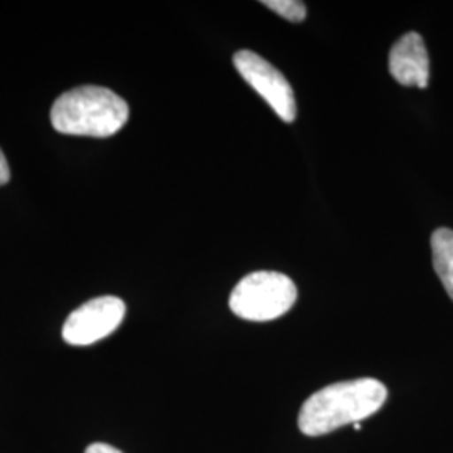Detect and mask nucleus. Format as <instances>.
<instances>
[{
	"label": "nucleus",
	"instance_id": "f257e3e1",
	"mask_svg": "<svg viewBox=\"0 0 453 453\" xmlns=\"http://www.w3.org/2000/svg\"><path fill=\"white\" fill-rule=\"evenodd\" d=\"M388 391L372 378L333 383L311 395L299 413V428L308 437L327 435L344 425L361 423L385 405Z\"/></svg>",
	"mask_w": 453,
	"mask_h": 453
},
{
	"label": "nucleus",
	"instance_id": "f03ea898",
	"mask_svg": "<svg viewBox=\"0 0 453 453\" xmlns=\"http://www.w3.org/2000/svg\"><path fill=\"white\" fill-rule=\"evenodd\" d=\"M128 118L127 101L101 86L74 88L58 97L50 108L54 130L76 136H113L127 125Z\"/></svg>",
	"mask_w": 453,
	"mask_h": 453
},
{
	"label": "nucleus",
	"instance_id": "7ed1b4c3",
	"mask_svg": "<svg viewBox=\"0 0 453 453\" xmlns=\"http://www.w3.org/2000/svg\"><path fill=\"white\" fill-rule=\"evenodd\" d=\"M297 299V288L288 275L259 271L245 275L230 294L228 306L245 321L265 323L284 316Z\"/></svg>",
	"mask_w": 453,
	"mask_h": 453
},
{
	"label": "nucleus",
	"instance_id": "20e7f679",
	"mask_svg": "<svg viewBox=\"0 0 453 453\" xmlns=\"http://www.w3.org/2000/svg\"><path fill=\"white\" fill-rule=\"evenodd\" d=\"M234 65L242 76L243 81L264 97V101L274 110L275 114L282 121L292 123L296 119V96L291 84L280 71H277L269 61H265L252 50L235 52Z\"/></svg>",
	"mask_w": 453,
	"mask_h": 453
},
{
	"label": "nucleus",
	"instance_id": "39448f33",
	"mask_svg": "<svg viewBox=\"0 0 453 453\" xmlns=\"http://www.w3.org/2000/svg\"><path fill=\"white\" fill-rule=\"evenodd\" d=\"M127 314L119 297L103 296L73 311L63 326V338L71 346H89L118 329Z\"/></svg>",
	"mask_w": 453,
	"mask_h": 453
},
{
	"label": "nucleus",
	"instance_id": "423d86ee",
	"mask_svg": "<svg viewBox=\"0 0 453 453\" xmlns=\"http://www.w3.org/2000/svg\"><path fill=\"white\" fill-rule=\"evenodd\" d=\"M389 73L403 86H428L430 59L420 34H405L395 42L389 50Z\"/></svg>",
	"mask_w": 453,
	"mask_h": 453
},
{
	"label": "nucleus",
	"instance_id": "0eeeda50",
	"mask_svg": "<svg viewBox=\"0 0 453 453\" xmlns=\"http://www.w3.org/2000/svg\"><path fill=\"white\" fill-rule=\"evenodd\" d=\"M432 256L437 275L453 299V230L437 228L432 235Z\"/></svg>",
	"mask_w": 453,
	"mask_h": 453
},
{
	"label": "nucleus",
	"instance_id": "6e6552de",
	"mask_svg": "<svg viewBox=\"0 0 453 453\" xmlns=\"http://www.w3.org/2000/svg\"><path fill=\"white\" fill-rule=\"evenodd\" d=\"M262 4L291 22H303L308 12L306 4L301 0H264Z\"/></svg>",
	"mask_w": 453,
	"mask_h": 453
},
{
	"label": "nucleus",
	"instance_id": "1a4fd4ad",
	"mask_svg": "<svg viewBox=\"0 0 453 453\" xmlns=\"http://www.w3.org/2000/svg\"><path fill=\"white\" fill-rule=\"evenodd\" d=\"M9 179H11V168L4 151L0 150V185H5Z\"/></svg>",
	"mask_w": 453,
	"mask_h": 453
},
{
	"label": "nucleus",
	"instance_id": "9d476101",
	"mask_svg": "<svg viewBox=\"0 0 453 453\" xmlns=\"http://www.w3.org/2000/svg\"><path fill=\"white\" fill-rule=\"evenodd\" d=\"M84 453H123L119 452L118 449H114L111 445H108V443H93V445H89L88 449H86V452Z\"/></svg>",
	"mask_w": 453,
	"mask_h": 453
},
{
	"label": "nucleus",
	"instance_id": "9b49d317",
	"mask_svg": "<svg viewBox=\"0 0 453 453\" xmlns=\"http://www.w3.org/2000/svg\"><path fill=\"white\" fill-rule=\"evenodd\" d=\"M353 428H355L357 432H359V430H361V423H355V425H353Z\"/></svg>",
	"mask_w": 453,
	"mask_h": 453
}]
</instances>
